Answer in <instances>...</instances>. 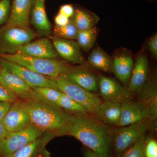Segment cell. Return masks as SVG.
Segmentation results:
<instances>
[{"instance_id":"603a6c76","label":"cell","mask_w":157,"mask_h":157,"mask_svg":"<svg viewBox=\"0 0 157 157\" xmlns=\"http://www.w3.org/2000/svg\"><path fill=\"white\" fill-rule=\"evenodd\" d=\"M72 18L78 31L84 30L95 26L100 19L96 13L82 8L75 9Z\"/></svg>"},{"instance_id":"7a4b0ae2","label":"cell","mask_w":157,"mask_h":157,"mask_svg":"<svg viewBox=\"0 0 157 157\" xmlns=\"http://www.w3.org/2000/svg\"><path fill=\"white\" fill-rule=\"evenodd\" d=\"M24 104L31 124L43 132L47 131L58 135H67L71 116L59 107L39 100H29Z\"/></svg>"},{"instance_id":"7402d4cb","label":"cell","mask_w":157,"mask_h":157,"mask_svg":"<svg viewBox=\"0 0 157 157\" xmlns=\"http://www.w3.org/2000/svg\"><path fill=\"white\" fill-rule=\"evenodd\" d=\"M46 140L40 137L20 148L11 157H49L45 149Z\"/></svg>"},{"instance_id":"4dcf8cb0","label":"cell","mask_w":157,"mask_h":157,"mask_svg":"<svg viewBox=\"0 0 157 157\" xmlns=\"http://www.w3.org/2000/svg\"><path fill=\"white\" fill-rule=\"evenodd\" d=\"M16 98V96L12 94L0 83V101L12 103L15 102Z\"/></svg>"},{"instance_id":"ba28073f","label":"cell","mask_w":157,"mask_h":157,"mask_svg":"<svg viewBox=\"0 0 157 157\" xmlns=\"http://www.w3.org/2000/svg\"><path fill=\"white\" fill-rule=\"evenodd\" d=\"M0 67L17 75L31 87H47L58 90L55 78L39 74L15 63L0 58Z\"/></svg>"},{"instance_id":"4fadbf2b","label":"cell","mask_w":157,"mask_h":157,"mask_svg":"<svg viewBox=\"0 0 157 157\" xmlns=\"http://www.w3.org/2000/svg\"><path fill=\"white\" fill-rule=\"evenodd\" d=\"M2 121L9 133L20 131L32 125L28 112L23 102H14L12 104Z\"/></svg>"},{"instance_id":"52a82bcc","label":"cell","mask_w":157,"mask_h":157,"mask_svg":"<svg viewBox=\"0 0 157 157\" xmlns=\"http://www.w3.org/2000/svg\"><path fill=\"white\" fill-rule=\"evenodd\" d=\"M43 132L31 125L20 131L9 133L0 142V154L2 157H11L20 148L40 138Z\"/></svg>"},{"instance_id":"4316f807","label":"cell","mask_w":157,"mask_h":157,"mask_svg":"<svg viewBox=\"0 0 157 157\" xmlns=\"http://www.w3.org/2000/svg\"><path fill=\"white\" fill-rule=\"evenodd\" d=\"M32 88L43 101L57 107L56 104L59 99L62 92L50 87L33 86Z\"/></svg>"},{"instance_id":"74e56055","label":"cell","mask_w":157,"mask_h":157,"mask_svg":"<svg viewBox=\"0 0 157 157\" xmlns=\"http://www.w3.org/2000/svg\"><path fill=\"white\" fill-rule=\"evenodd\" d=\"M42 1H45V0H42Z\"/></svg>"},{"instance_id":"cb8c5ba5","label":"cell","mask_w":157,"mask_h":157,"mask_svg":"<svg viewBox=\"0 0 157 157\" xmlns=\"http://www.w3.org/2000/svg\"><path fill=\"white\" fill-rule=\"evenodd\" d=\"M98 34V29L95 26L91 28L78 31L76 40L81 49L86 52L90 50L94 46Z\"/></svg>"},{"instance_id":"d6a6232c","label":"cell","mask_w":157,"mask_h":157,"mask_svg":"<svg viewBox=\"0 0 157 157\" xmlns=\"http://www.w3.org/2000/svg\"><path fill=\"white\" fill-rule=\"evenodd\" d=\"M75 9L72 5L66 4L60 7L59 12L64 15L69 19L73 17L75 13Z\"/></svg>"},{"instance_id":"1f68e13d","label":"cell","mask_w":157,"mask_h":157,"mask_svg":"<svg viewBox=\"0 0 157 157\" xmlns=\"http://www.w3.org/2000/svg\"><path fill=\"white\" fill-rule=\"evenodd\" d=\"M148 49L154 59L157 58V34H155L149 40Z\"/></svg>"},{"instance_id":"9c48e42d","label":"cell","mask_w":157,"mask_h":157,"mask_svg":"<svg viewBox=\"0 0 157 157\" xmlns=\"http://www.w3.org/2000/svg\"><path fill=\"white\" fill-rule=\"evenodd\" d=\"M156 112L143 101H130L121 104L120 117L117 127H124L146 119H152Z\"/></svg>"},{"instance_id":"836d02e7","label":"cell","mask_w":157,"mask_h":157,"mask_svg":"<svg viewBox=\"0 0 157 157\" xmlns=\"http://www.w3.org/2000/svg\"><path fill=\"white\" fill-rule=\"evenodd\" d=\"M12 103L0 101V120H2L11 108Z\"/></svg>"},{"instance_id":"6da1fadb","label":"cell","mask_w":157,"mask_h":157,"mask_svg":"<svg viewBox=\"0 0 157 157\" xmlns=\"http://www.w3.org/2000/svg\"><path fill=\"white\" fill-rule=\"evenodd\" d=\"M67 135L75 137L99 157L110 155V130L91 115L71 116Z\"/></svg>"},{"instance_id":"7c38bea8","label":"cell","mask_w":157,"mask_h":157,"mask_svg":"<svg viewBox=\"0 0 157 157\" xmlns=\"http://www.w3.org/2000/svg\"><path fill=\"white\" fill-rule=\"evenodd\" d=\"M149 72L148 59L144 52H140L135 59L127 88L132 94H139L143 89L148 81Z\"/></svg>"},{"instance_id":"2e32d148","label":"cell","mask_w":157,"mask_h":157,"mask_svg":"<svg viewBox=\"0 0 157 157\" xmlns=\"http://www.w3.org/2000/svg\"><path fill=\"white\" fill-rule=\"evenodd\" d=\"M62 77L69 79L91 92H99V76L82 67H73Z\"/></svg>"},{"instance_id":"30bf717a","label":"cell","mask_w":157,"mask_h":157,"mask_svg":"<svg viewBox=\"0 0 157 157\" xmlns=\"http://www.w3.org/2000/svg\"><path fill=\"white\" fill-rule=\"evenodd\" d=\"M99 92L106 101L120 103L131 101L132 94L112 78L104 76H99Z\"/></svg>"},{"instance_id":"ac0fdd59","label":"cell","mask_w":157,"mask_h":157,"mask_svg":"<svg viewBox=\"0 0 157 157\" xmlns=\"http://www.w3.org/2000/svg\"><path fill=\"white\" fill-rule=\"evenodd\" d=\"M112 59L113 72L122 83L128 86L134 68L132 56L127 51L121 50L114 55Z\"/></svg>"},{"instance_id":"9a60e30c","label":"cell","mask_w":157,"mask_h":157,"mask_svg":"<svg viewBox=\"0 0 157 157\" xmlns=\"http://www.w3.org/2000/svg\"><path fill=\"white\" fill-rule=\"evenodd\" d=\"M34 0H13L5 25L30 28V15Z\"/></svg>"},{"instance_id":"277c9868","label":"cell","mask_w":157,"mask_h":157,"mask_svg":"<svg viewBox=\"0 0 157 157\" xmlns=\"http://www.w3.org/2000/svg\"><path fill=\"white\" fill-rule=\"evenodd\" d=\"M152 119L147 118L129 125L120 127L110 131L112 147L117 157H120L124 152L145 135L152 122Z\"/></svg>"},{"instance_id":"44dd1931","label":"cell","mask_w":157,"mask_h":157,"mask_svg":"<svg viewBox=\"0 0 157 157\" xmlns=\"http://www.w3.org/2000/svg\"><path fill=\"white\" fill-rule=\"evenodd\" d=\"M87 60L93 67L107 73L113 72L112 58L99 46L92 51Z\"/></svg>"},{"instance_id":"3957f363","label":"cell","mask_w":157,"mask_h":157,"mask_svg":"<svg viewBox=\"0 0 157 157\" xmlns=\"http://www.w3.org/2000/svg\"><path fill=\"white\" fill-rule=\"evenodd\" d=\"M0 58L15 63L39 74L56 78L67 73L72 66L59 59L40 58L19 53L1 54Z\"/></svg>"},{"instance_id":"f546056e","label":"cell","mask_w":157,"mask_h":157,"mask_svg":"<svg viewBox=\"0 0 157 157\" xmlns=\"http://www.w3.org/2000/svg\"><path fill=\"white\" fill-rule=\"evenodd\" d=\"M145 157H157V142L153 138L146 139L144 146Z\"/></svg>"},{"instance_id":"ffe728a7","label":"cell","mask_w":157,"mask_h":157,"mask_svg":"<svg viewBox=\"0 0 157 157\" xmlns=\"http://www.w3.org/2000/svg\"><path fill=\"white\" fill-rule=\"evenodd\" d=\"M121 104L110 101L102 102L93 116L104 124L117 126L120 117Z\"/></svg>"},{"instance_id":"d6986e66","label":"cell","mask_w":157,"mask_h":157,"mask_svg":"<svg viewBox=\"0 0 157 157\" xmlns=\"http://www.w3.org/2000/svg\"><path fill=\"white\" fill-rule=\"evenodd\" d=\"M30 23L39 35L50 36L52 26L45 11V1L34 0L30 15Z\"/></svg>"},{"instance_id":"83f0119b","label":"cell","mask_w":157,"mask_h":157,"mask_svg":"<svg viewBox=\"0 0 157 157\" xmlns=\"http://www.w3.org/2000/svg\"><path fill=\"white\" fill-rule=\"evenodd\" d=\"M146 139L145 135L142 136L137 142L124 152L120 157H145L144 150Z\"/></svg>"},{"instance_id":"484cf974","label":"cell","mask_w":157,"mask_h":157,"mask_svg":"<svg viewBox=\"0 0 157 157\" xmlns=\"http://www.w3.org/2000/svg\"><path fill=\"white\" fill-rule=\"evenodd\" d=\"M78 33V29L72 17L66 25L63 26L55 25L53 29L54 36L63 39L75 40L77 38Z\"/></svg>"},{"instance_id":"d4e9b609","label":"cell","mask_w":157,"mask_h":157,"mask_svg":"<svg viewBox=\"0 0 157 157\" xmlns=\"http://www.w3.org/2000/svg\"><path fill=\"white\" fill-rule=\"evenodd\" d=\"M56 105L57 107L74 113L75 114L90 115L85 107L62 92Z\"/></svg>"},{"instance_id":"d590c367","label":"cell","mask_w":157,"mask_h":157,"mask_svg":"<svg viewBox=\"0 0 157 157\" xmlns=\"http://www.w3.org/2000/svg\"><path fill=\"white\" fill-rule=\"evenodd\" d=\"M9 132L6 128L5 125L3 124L2 121L0 120V142L7 137Z\"/></svg>"},{"instance_id":"f35d334b","label":"cell","mask_w":157,"mask_h":157,"mask_svg":"<svg viewBox=\"0 0 157 157\" xmlns=\"http://www.w3.org/2000/svg\"><path fill=\"white\" fill-rule=\"evenodd\" d=\"M0 69H1V67H0Z\"/></svg>"},{"instance_id":"e575fe53","label":"cell","mask_w":157,"mask_h":157,"mask_svg":"<svg viewBox=\"0 0 157 157\" xmlns=\"http://www.w3.org/2000/svg\"><path fill=\"white\" fill-rule=\"evenodd\" d=\"M70 20V19L59 12H58L57 14L54 19L56 25L58 26H63L66 25L69 22Z\"/></svg>"},{"instance_id":"8992f818","label":"cell","mask_w":157,"mask_h":157,"mask_svg":"<svg viewBox=\"0 0 157 157\" xmlns=\"http://www.w3.org/2000/svg\"><path fill=\"white\" fill-rule=\"evenodd\" d=\"M55 79L59 90L81 104L94 115L102 102L98 94L88 91L62 76Z\"/></svg>"},{"instance_id":"5b68a950","label":"cell","mask_w":157,"mask_h":157,"mask_svg":"<svg viewBox=\"0 0 157 157\" xmlns=\"http://www.w3.org/2000/svg\"><path fill=\"white\" fill-rule=\"evenodd\" d=\"M37 36V34L28 28L4 25L0 28V55L16 53L21 46Z\"/></svg>"},{"instance_id":"8d00e7d4","label":"cell","mask_w":157,"mask_h":157,"mask_svg":"<svg viewBox=\"0 0 157 157\" xmlns=\"http://www.w3.org/2000/svg\"><path fill=\"white\" fill-rule=\"evenodd\" d=\"M85 157H99L95 154L94 152H93L91 151L89 149H87L86 151L85 152ZM106 157H111L110 155Z\"/></svg>"},{"instance_id":"e0dca14e","label":"cell","mask_w":157,"mask_h":157,"mask_svg":"<svg viewBox=\"0 0 157 157\" xmlns=\"http://www.w3.org/2000/svg\"><path fill=\"white\" fill-rule=\"evenodd\" d=\"M17 52L40 58H59L52 43L47 38L39 39L33 42L31 41L21 46Z\"/></svg>"},{"instance_id":"f1b7e54d","label":"cell","mask_w":157,"mask_h":157,"mask_svg":"<svg viewBox=\"0 0 157 157\" xmlns=\"http://www.w3.org/2000/svg\"><path fill=\"white\" fill-rule=\"evenodd\" d=\"M11 7V0L0 1V26L7 22Z\"/></svg>"},{"instance_id":"8fae6325","label":"cell","mask_w":157,"mask_h":157,"mask_svg":"<svg viewBox=\"0 0 157 157\" xmlns=\"http://www.w3.org/2000/svg\"><path fill=\"white\" fill-rule=\"evenodd\" d=\"M0 83L16 97L30 100L39 99L36 92L25 81L2 67L0 69Z\"/></svg>"},{"instance_id":"5bb4252c","label":"cell","mask_w":157,"mask_h":157,"mask_svg":"<svg viewBox=\"0 0 157 157\" xmlns=\"http://www.w3.org/2000/svg\"><path fill=\"white\" fill-rule=\"evenodd\" d=\"M54 48L59 56L65 60L75 64H83L86 60L82 55L81 48L74 40L51 37Z\"/></svg>"}]
</instances>
